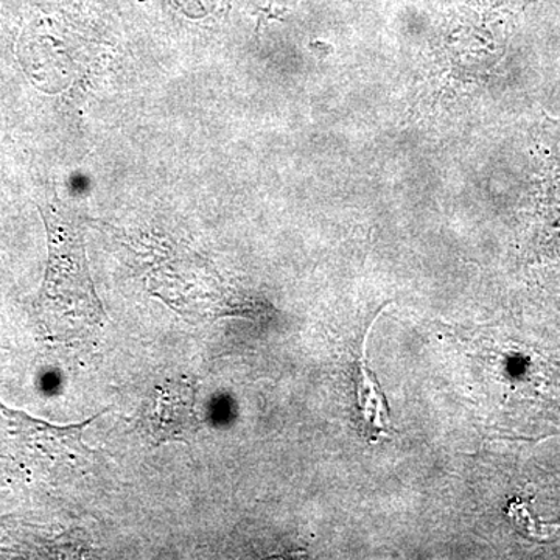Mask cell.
I'll return each mask as SVG.
<instances>
[{
  "mask_svg": "<svg viewBox=\"0 0 560 560\" xmlns=\"http://www.w3.org/2000/svg\"><path fill=\"white\" fill-rule=\"evenodd\" d=\"M142 422L151 440L161 444L190 440L198 430L194 388L179 381L160 386L147 401Z\"/></svg>",
  "mask_w": 560,
  "mask_h": 560,
  "instance_id": "cell-1",
  "label": "cell"
},
{
  "mask_svg": "<svg viewBox=\"0 0 560 560\" xmlns=\"http://www.w3.org/2000/svg\"><path fill=\"white\" fill-rule=\"evenodd\" d=\"M381 313L378 312L374 316L370 329L366 330V335L363 337L355 368L357 405H359L361 420L360 429L361 434L370 442H377L382 436H386L390 430L388 401H386L385 394H383L377 378L368 370L366 363L368 335H370L374 324L377 323Z\"/></svg>",
  "mask_w": 560,
  "mask_h": 560,
  "instance_id": "cell-2",
  "label": "cell"
}]
</instances>
